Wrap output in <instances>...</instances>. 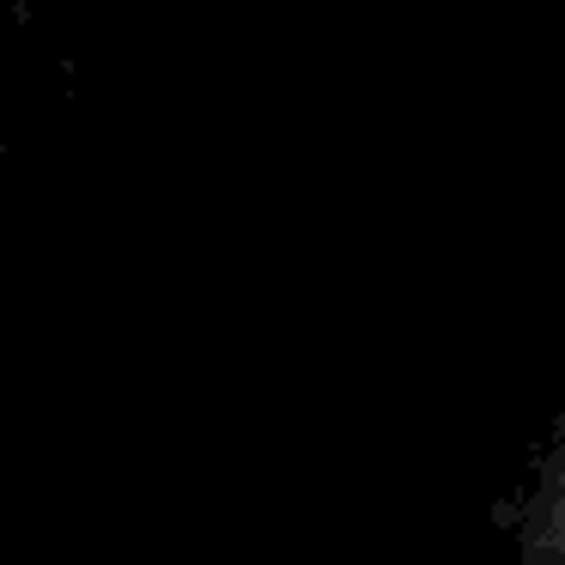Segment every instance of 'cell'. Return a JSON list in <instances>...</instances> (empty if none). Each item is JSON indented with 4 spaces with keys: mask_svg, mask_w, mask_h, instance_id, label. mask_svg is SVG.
Segmentation results:
<instances>
[{
    "mask_svg": "<svg viewBox=\"0 0 565 565\" xmlns=\"http://www.w3.org/2000/svg\"><path fill=\"white\" fill-rule=\"evenodd\" d=\"M516 565H565V414L535 456L523 504H516Z\"/></svg>",
    "mask_w": 565,
    "mask_h": 565,
    "instance_id": "obj_1",
    "label": "cell"
}]
</instances>
